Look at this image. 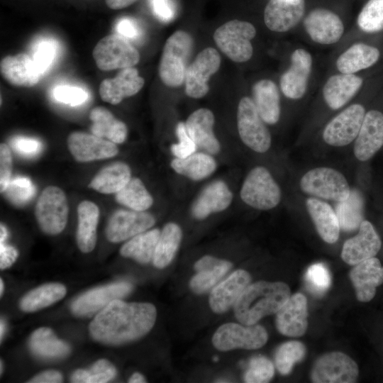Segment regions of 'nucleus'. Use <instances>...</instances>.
<instances>
[{
    "label": "nucleus",
    "instance_id": "obj_1",
    "mask_svg": "<svg viewBox=\"0 0 383 383\" xmlns=\"http://www.w3.org/2000/svg\"><path fill=\"white\" fill-rule=\"evenodd\" d=\"M156 316V309L152 304L115 299L96 314L89 331L98 342L121 345L146 335L153 327Z\"/></svg>",
    "mask_w": 383,
    "mask_h": 383
},
{
    "label": "nucleus",
    "instance_id": "obj_2",
    "mask_svg": "<svg viewBox=\"0 0 383 383\" xmlns=\"http://www.w3.org/2000/svg\"><path fill=\"white\" fill-rule=\"evenodd\" d=\"M290 296L284 282H255L246 287L235 304V316L243 325L256 324L264 316L277 313Z\"/></svg>",
    "mask_w": 383,
    "mask_h": 383
},
{
    "label": "nucleus",
    "instance_id": "obj_3",
    "mask_svg": "<svg viewBox=\"0 0 383 383\" xmlns=\"http://www.w3.org/2000/svg\"><path fill=\"white\" fill-rule=\"evenodd\" d=\"M193 45L192 37L182 30L167 38L159 65V76L164 84L177 87L183 84Z\"/></svg>",
    "mask_w": 383,
    "mask_h": 383
},
{
    "label": "nucleus",
    "instance_id": "obj_4",
    "mask_svg": "<svg viewBox=\"0 0 383 383\" xmlns=\"http://www.w3.org/2000/svg\"><path fill=\"white\" fill-rule=\"evenodd\" d=\"M256 35L254 26L247 21L232 20L219 26L213 33L221 52L235 62L249 60L253 53L250 40Z\"/></svg>",
    "mask_w": 383,
    "mask_h": 383
},
{
    "label": "nucleus",
    "instance_id": "obj_5",
    "mask_svg": "<svg viewBox=\"0 0 383 383\" xmlns=\"http://www.w3.org/2000/svg\"><path fill=\"white\" fill-rule=\"evenodd\" d=\"M240 196L250 207L265 211L279 204L282 192L269 170L263 166H257L245 178Z\"/></svg>",
    "mask_w": 383,
    "mask_h": 383
},
{
    "label": "nucleus",
    "instance_id": "obj_6",
    "mask_svg": "<svg viewBox=\"0 0 383 383\" xmlns=\"http://www.w3.org/2000/svg\"><path fill=\"white\" fill-rule=\"evenodd\" d=\"M69 206L63 190L56 186H48L39 196L35 216L40 229L49 235L61 233L66 226Z\"/></svg>",
    "mask_w": 383,
    "mask_h": 383
},
{
    "label": "nucleus",
    "instance_id": "obj_7",
    "mask_svg": "<svg viewBox=\"0 0 383 383\" xmlns=\"http://www.w3.org/2000/svg\"><path fill=\"white\" fill-rule=\"evenodd\" d=\"M92 55L97 67L103 71L131 67L140 60L137 49L117 33L101 38L95 45Z\"/></svg>",
    "mask_w": 383,
    "mask_h": 383
},
{
    "label": "nucleus",
    "instance_id": "obj_8",
    "mask_svg": "<svg viewBox=\"0 0 383 383\" xmlns=\"http://www.w3.org/2000/svg\"><path fill=\"white\" fill-rule=\"evenodd\" d=\"M300 187L309 195L338 202L346 200L350 194L343 174L331 167H317L308 171L300 180Z\"/></svg>",
    "mask_w": 383,
    "mask_h": 383
},
{
    "label": "nucleus",
    "instance_id": "obj_9",
    "mask_svg": "<svg viewBox=\"0 0 383 383\" xmlns=\"http://www.w3.org/2000/svg\"><path fill=\"white\" fill-rule=\"evenodd\" d=\"M237 126L242 142L252 150L263 153L272 143L271 135L252 99L243 97L238 106Z\"/></svg>",
    "mask_w": 383,
    "mask_h": 383
},
{
    "label": "nucleus",
    "instance_id": "obj_10",
    "mask_svg": "<svg viewBox=\"0 0 383 383\" xmlns=\"http://www.w3.org/2000/svg\"><path fill=\"white\" fill-rule=\"evenodd\" d=\"M268 339L265 328L257 324L240 325L228 323L221 326L214 333L212 343L221 351L235 348L255 350L262 347Z\"/></svg>",
    "mask_w": 383,
    "mask_h": 383
},
{
    "label": "nucleus",
    "instance_id": "obj_11",
    "mask_svg": "<svg viewBox=\"0 0 383 383\" xmlns=\"http://www.w3.org/2000/svg\"><path fill=\"white\" fill-rule=\"evenodd\" d=\"M358 374V366L351 357L341 352H332L316 361L311 378L316 383H353Z\"/></svg>",
    "mask_w": 383,
    "mask_h": 383
},
{
    "label": "nucleus",
    "instance_id": "obj_12",
    "mask_svg": "<svg viewBox=\"0 0 383 383\" xmlns=\"http://www.w3.org/2000/svg\"><path fill=\"white\" fill-rule=\"evenodd\" d=\"M221 57L213 48L201 51L189 65L185 73L186 94L194 99L204 97L209 90L208 82L219 69Z\"/></svg>",
    "mask_w": 383,
    "mask_h": 383
},
{
    "label": "nucleus",
    "instance_id": "obj_13",
    "mask_svg": "<svg viewBox=\"0 0 383 383\" xmlns=\"http://www.w3.org/2000/svg\"><path fill=\"white\" fill-rule=\"evenodd\" d=\"M365 113L361 104L347 107L326 125L323 133L324 141L335 147L350 143L357 138Z\"/></svg>",
    "mask_w": 383,
    "mask_h": 383
},
{
    "label": "nucleus",
    "instance_id": "obj_14",
    "mask_svg": "<svg viewBox=\"0 0 383 383\" xmlns=\"http://www.w3.org/2000/svg\"><path fill=\"white\" fill-rule=\"evenodd\" d=\"M132 289V284L121 282L89 290L72 303V312L79 317L91 316L112 301L125 297Z\"/></svg>",
    "mask_w": 383,
    "mask_h": 383
},
{
    "label": "nucleus",
    "instance_id": "obj_15",
    "mask_svg": "<svg viewBox=\"0 0 383 383\" xmlns=\"http://www.w3.org/2000/svg\"><path fill=\"white\" fill-rule=\"evenodd\" d=\"M155 223L150 213L134 210H118L111 216L106 236L111 243H119L149 230Z\"/></svg>",
    "mask_w": 383,
    "mask_h": 383
},
{
    "label": "nucleus",
    "instance_id": "obj_16",
    "mask_svg": "<svg viewBox=\"0 0 383 383\" xmlns=\"http://www.w3.org/2000/svg\"><path fill=\"white\" fill-rule=\"evenodd\" d=\"M67 143L72 155L80 162L109 159L118 153L116 144L112 141L82 131L71 133Z\"/></svg>",
    "mask_w": 383,
    "mask_h": 383
},
{
    "label": "nucleus",
    "instance_id": "obj_17",
    "mask_svg": "<svg viewBox=\"0 0 383 383\" xmlns=\"http://www.w3.org/2000/svg\"><path fill=\"white\" fill-rule=\"evenodd\" d=\"M382 241L373 225L363 220L356 235L343 244L341 257L350 265H355L375 257L381 249Z\"/></svg>",
    "mask_w": 383,
    "mask_h": 383
},
{
    "label": "nucleus",
    "instance_id": "obj_18",
    "mask_svg": "<svg viewBox=\"0 0 383 383\" xmlns=\"http://www.w3.org/2000/svg\"><path fill=\"white\" fill-rule=\"evenodd\" d=\"M307 316L306 298L301 293H296L290 296L277 312L276 327L278 331L284 335L301 336L307 329Z\"/></svg>",
    "mask_w": 383,
    "mask_h": 383
},
{
    "label": "nucleus",
    "instance_id": "obj_19",
    "mask_svg": "<svg viewBox=\"0 0 383 383\" xmlns=\"http://www.w3.org/2000/svg\"><path fill=\"white\" fill-rule=\"evenodd\" d=\"M383 146V113L370 110L365 115L354 144V155L360 161L372 158Z\"/></svg>",
    "mask_w": 383,
    "mask_h": 383
},
{
    "label": "nucleus",
    "instance_id": "obj_20",
    "mask_svg": "<svg viewBox=\"0 0 383 383\" xmlns=\"http://www.w3.org/2000/svg\"><path fill=\"white\" fill-rule=\"evenodd\" d=\"M233 192L223 180L217 179L208 184L192 204V216L204 220L211 213L226 210L232 202Z\"/></svg>",
    "mask_w": 383,
    "mask_h": 383
},
{
    "label": "nucleus",
    "instance_id": "obj_21",
    "mask_svg": "<svg viewBox=\"0 0 383 383\" xmlns=\"http://www.w3.org/2000/svg\"><path fill=\"white\" fill-rule=\"evenodd\" d=\"M304 26L314 42L325 45L338 42L344 31L341 19L324 9L311 11L304 20Z\"/></svg>",
    "mask_w": 383,
    "mask_h": 383
},
{
    "label": "nucleus",
    "instance_id": "obj_22",
    "mask_svg": "<svg viewBox=\"0 0 383 383\" xmlns=\"http://www.w3.org/2000/svg\"><path fill=\"white\" fill-rule=\"evenodd\" d=\"M144 84L145 80L136 68H123L114 78L105 79L101 82L99 95L104 101L116 105L123 99L136 94Z\"/></svg>",
    "mask_w": 383,
    "mask_h": 383
},
{
    "label": "nucleus",
    "instance_id": "obj_23",
    "mask_svg": "<svg viewBox=\"0 0 383 383\" xmlns=\"http://www.w3.org/2000/svg\"><path fill=\"white\" fill-rule=\"evenodd\" d=\"M291 61L289 69L281 77L280 87L287 97L298 99L306 92L312 58L309 52L299 48L292 53Z\"/></svg>",
    "mask_w": 383,
    "mask_h": 383
},
{
    "label": "nucleus",
    "instance_id": "obj_24",
    "mask_svg": "<svg viewBox=\"0 0 383 383\" xmlns=\"http://www.w3.org/2000/svg\"><path fill=\"white\" fill-rule=\"evenodd\" d=\"M214 123L213 112L206 108L194 111L184 123L186 130L197 148L212 155L221 151V144L213 132Z\"/></svg>",
    "mask_w": 383,
    "mask_h": 383
},
{
    "label": "nucleus",
    "instance_id": "obj_25",
    "mask_svg": "<svg viewBox=\"0 0 383 383\" xmlns=\"http://www.w3.org/2000/svg\"><path fill=\"white\" fill-rule=\"evenodd\" d=\"M304 0H270L264 11V21L272 31L286 32L304 14Z\"/></svg>",
    "mask_w": 383,
    "mask_h": 383
},
{
    "label": "nucleus",
    "instance_id": "obj_26",
    "mask_svg": "<svg viewBox=\"0 0 383 383\" xmlns=\"http://www.w3.org/2000/svg\"><path fill=\"white\" fill-rule=\"evenodd\" d=\"M350 278L357 300L368 302L374 297L377 288L383 284V266L375 257L365 260L353 267Z\"/></svg>",
    "mask_w": 383,
    "mask_h": 383
},
{
    "label": "nucleus",
    "instance_id": "obj_27",
    "mask_svg": "<svg viewBox=\"0 0 383 383\" xmlns=\"http://www.w3.org/2000/svg\"><path fill=\"white\" fill-rule=\"evenodd\" d=\"M0 70L2 77L8 83L21 87L35 86L43 75L31 55L23 52L2 58Z\"/></svg>",
    "mask_w": 383,
    "mask_h": 383
},
{
    "label": "nucleus",
    "instance_id": "obj_28",
    "mask_svg": "<svg viewBox=\"0 0 383 383\" xmlns=\"http://www.w3.org/2000/svg\"><path fill=\"white\" fill-rule=\"evenodd\" d=\"M250 281L251 277L247 271H234L211 292L209 305L211 309L217 313H221L234 306Z\"/></svg>",
    "mask_w": 383,
    "mask_h": 383
},
{
    "label": "nucleus",
    "instance_id": "obj_29",
    "mask_svg": "<svg viewBox=\"0 0 383 383\" xmlns=\"http://www.w3.org/2000/svg\"><path fill=\"white\" fill-rule=\"evenodd\" d=\"M229 261L205 255L198 260L194 269L197 272L191 279L189 287L193 292L201 294L212 288L231 268Z\"/></svg>",
    "mask_w": 383,
    "mask_h": 383
},
{
    "label": "nucleus",
    "instance_id": "obj_30",
    "mask_svg": "<svg viewBox=\"0 0 383 383\" xmlns=\"http://www.w3.org/2000/svg\"><path fill=\"white\" fill-rule=\"evenodd\" d=\"M77 211V244L82 252H90L96 243L99 209L94 202L84 200L79 204Z\"/></svg>",
    "mask_w": 383,
    "mask_h": 383
},
{
    "label": "nucleus",
    "instance_id": "obj_31",
    "mask_svg": "<svg viewBox=\"0 0 383 383\" xmlns=\"http://www.w3.org/2000/svg\"><path fill=\"white\" fill-rule=\"evenodd\" d=\"M362 84V79L353 74L331 76L323 87V98L331 109H338L353 97Z\"/></svg>",
    "mask_w": 383,
    "mask_h": 383
},
{
    "label": "nucleus",
    "instance_id": "obj_32",
    "mask_svg": "<svg viewBox=\"0 0 383 383\" xmlns=\"http://www.w3.org/2000/svg\"><path fill=\"white\" fill-rule=\"evenodd\" d=\"M306 206L320 237L328 243H335L338 239L340 227L332 207L326 202L315 198L307 199Z\"/></svg>",
    "mask_w": 383,
    "mask_h": 383
},
{
    "label": "nucleus",
    "instance_id": "obj_33",
    "mask_svg": "<svg viewBox=\"0 0 383 383\" xmlns=\"http://www.w3.org/2000/svg\"><path fill=\"white\" fill-rule=\"evenodd\" d=\"M253 101L265 123L274 124L280 116V98L277 85L270 79H262L252 87Z\"/></svg>",
    "mask_w": 383,
    "mask_h": 383
},
{
    "label": "nucleus",
    "instance_id": "obj_34",
    "mask_svg": "<svg viewBox=\"0 0 383 383\" xmlns=\"http://www.w3.org/2000/svg\"><path fill=\"white\" fill-rule=\"evenodd\" d=\"M172 169L177 174L192 181H201L211 176L217 168L212 155L206 152H195L184 157H174L170 162Z\"/></svg>",
    "mask_w": 383,
    "mask_h": 383
},
{
    "label": "nucleus",
    "instance_id": "obj_35",
    "mask_svg": "<svg viewBox=\"0 0 383 383\" xmlns=\"http://www.w3.org/2000/svg\"><path fill=\"white\" fill-rule=\"evenodd\" d=\"M29 348L35 356L46 360H59L70 353V345L58 339L50 328L45 327L32 333Z\"/></svg>",
    "mask_w": 383,
    "mask_h": 383
},
{
    "label": "nucleus",
    "instance_id": "obj_36",
    "mask_svg": "<svg viewBox=\"0 0 383 383\" xmlns=\"http://www.w3.org/2000/svg\"><path fill=\"white\" fill-rule=\"evenodd\" d=\"M92 134L106 138L116 144L123 143L128 135L125 123L117 119L107 109L102 106L94 108L89 113Z\"/></svg>",
    "mask_w": 383,
    "mask_h": 383
},
{
    "label": "nucleus",
    "instance_id": "obj_37",
    "mask_svg": "<svg viewBox=\"0 0 383 383\" xmlns=\"http://www.w3.org/2000/svg\"><path fill=\"white\" fill-rule=\"evenodd\" d=\"M131 170L123 162H113L102 168L88 187L101 194H116L131 179Z\"/></svg>",
    "mask_w": 383,
    "mask_h": 383
},
{
    "label": "nucleus",
    "instance_id": "obj_38",
    "mask_svg": "<svg viewBox=\"0 0 383 383\" xmlns=\"http://www.w3.org/2000/svg\"><path fill=\"white\" fill-rule=\"evenodd\" d=\"M379 55L377 48L364 43H356L339 56L336 66L341 73L353 74L374 65Z\"/></svg>",
    "mask_w": 383,
    "mask_h": 383
},
{
    "label": "nucleus",
    "instance_id": "obj_39",
    "mask_svg": "<svg viewBox=\"0 0 383 383\" xmlns=\"http://www.w3.org/2000/svg\"><path fill=\"white\" fill-rule=\"evenodd\" d=\"M182 238V231L178 224L169 222L165 225L152 258L155 267L162 269L171 263L179 248Z\"/></svg>",
    "mask_w": 383,
    "mask_h": 383
},
{
    "label": "nucleus",
    "instance_id": "obj_40",
    "mask_svg": "<svg viewBox=\"0 0 383 383\" xmlns=\"http://www.w3.org/2000/svg\"><path fill=\"white\" fill-rule=\"evenodd\" d=\"M161 231L153 228L140 233L124 243L120 249L123 257L146 264L152 260Z\"/></svg>",
    "mask_w": 383,
    "mask_h": 383
},
{
    "label": "nucleus",
    "instance_id": "obj_41",
    "mask_svg": "<svg viewBox=\"0 0 383 383\" xmlns=\"http://www.w3.org/2000/svg\"><path fill=\"white\" fill-rule=\"evenodd\" d=\"M66 292L62 284H43L27 293L20 301V308L26 312L38 311L62 299Z\"/></svg>",
    "mask_w": 383,
    "mask_h": 383
},
{
    "label": "nucleus",
    "instance_id": "obj_42",
    "mask_svg": "<svg viewBox=\"0 0 383 383\" xmlns=\"http://www.w3.org/2000/svg\"><path fill=\"white\" fill-rule=\"evenodd\" d=\"M115 199L118 204L138 211H145L154 202L142 180L135 177H131L126 185L116 193Z\"/></svg>",
    "mask_w": 383,
    "mask_h": 383
},
{
    "label": "nucleus",
    "instance_id": "obj_43",
    "mask_svg": "<svg viewBox=\"0 0 383 383\" xmlns=\"http://www.w3.org/2000/svg\"><path fill=\"white\" fill-rule=\"evenodd\" d=\"M363 199L356 191H350L348 198L338 202L335 207L340 227L349 231L358 228L363 221Z\"/></svg>",
    "mask_w": 383,
    "mask_h": 383
},
{
    "label": "nucleus",
    "instance_id": "obj_44",
    "mask_svg": "<svg viewBox=\"0 0 383 383\" xmlns=\"http://www.w3.org/2000/svg\"><path fill=\"white\" fill-rule=\"evenodd\" d=\"M116 374L114 366L107 360L101 359L93 364L89 370H77L71 377L74 383H105Z\"/></svg>",
    "mask_w": 383,
    "mask_h": 383
},
{
    "label": "nucleus",
    "instance_id": "obj_45",
    "mask_svg": "<svg viewBox=\"0 0 383 383\" xmlns=\"http://www.w3.org/2000/svg\"><path fill=\"white\" fill-rule=\"evenodd\" d=\"M306 355L305 345L299 341H288L282 344L275 353V365L279 372L288 374L293 366L301 361Z\"/></svg>",
    "mask_w": 383,
    "mask_h": 383
},
{
    "label": "nucleus",
    "instance_id": "obj_46",
    "mask_svg": "<svg viewBox=\"0 0 383 383\" xmlns=\"http://www.w3.org/2000/svg\"><path fill=\"white\" fill-rule=\"evenodd\" d=\"M357 24L367 33L383 30V0H369L357 17Z\"/></svg>",
    "mask_w": 383,
    "mask_h": 383
},
{
    "label": "nucleus",
    "instance_id": "obj_47",
    "mask_svg": "<svg viewBox=\"0 0 383 383\" xmlns=\"http://www.w3.org/2000/svg\"><path fill=\"white\" fill-rule=\"evenodd\" d=\"M305 281L313 294L321 296L329 288L331 279L328 268L322 263H316L307 269Z\"/></svg>",
    "mask_w": 383,
    "mask_h": 383
},
{
    "label": "nucleus",
    "instance_id": "obj_48",
    "mask_svg": "<svg viewBox=\"0 0 383 383\" xmlns=\"http://www.w3.org/2000/svg\"><path fill=\"white\" fill-rule=\"evenodd\" d=\"M274 374V367L272 362L264 356L257 355L250 360L244 380L248 383L268 382Z\"/></svg>",
    "mask_w": 383,
    "mask_h": 383
},
{
    "label": "nucleus",
    "instance_id": "obj_49",
    "mask_svg": "<svg viewBox=\"0 0 383 383\" xmlns=\"http://www.w3.org/2000/svg\"><path fill=\"white\" fill-rule=\"evenodd\" d=\"M57 50V44L52 39H43L35 43L31 57L42 74L52 65Z\"/></svg>",
    "mask_w": 383,
    "mask_h": 383
},
{
    "label": "nucleus",
    "instance_id": "obj_50",
    "mask_svg": "<svg viewBox=\"0 0 383 383\" xmlns=\"http://www.w3.org/2000/svg\"><path fill=\"white\" fill-rule=\"evenodd\" d=\"M178 143L171 145L170 150L174 157L184 158L196 152L197 146L188 134L185 124L178 123L176 128Z\"/></svg>",
    "mask_w": 383,
    "mask_h": 383
},
{
    "label": "nucleus",
    "instance_id": "obj_51",
    "mask_svg": "<svg viewBox=\"0 0 383 383\" xmlns=\"http://www.w3.org/2000/svg\"><path fill=\"white\" fill-rule=\"evenodd\" d=\"M54 98L62 103L77 106L84 103L88 97L87 93L79 87L69 85H58L53 90Z\"/></svg>",
    "mask_w": 383,
    "mask_h": 383
},
{
    "label": "nucleus",
    "instance_id": "obj_52",
    "mask_svg": "<svg viewBox=\"0 0 383 383\" xmlns=\"http://www.w3.org/2000/svg\"><path fill=\"white\" fill-rule=\"evenodd\" d=\"M6 190H9L8 194H9L12 200L20 202L30 199L33 194L35 189L31 181L28 178L17 177L11 180Z\"/></svg>",
    "mask_w": 383,
    "mask_h": 383
},
{
    "label": "nucleus",
    "instance_id": "obj_53",
    "mask_svg": "<svg viewBox=\"0 0 383 383\" xmlns=\"http://www.w3.org/2000/svg\"><path fill=\"white\" fill-rule=\"evenodd\" d=\"M13 160L10 148L6 143L0 145V192H4L11 182Z\"/></svg>",
    "mask_w": 383,
    "mask_h": 383
},
{
    "label": "nucleus",
    "instance_id": "obj_54",
    "mask_svg": "<svg viewBox=\"0 0 383 383\" xmlns=\"http://www.w3.org/2000/svg\"><path fill=\"white\" fill-rule=\"evenodd\" d=\"M11 144L16 152L27 157L37 155L42 148V145L38 140L23 136L14 138Z\"/></svg>",
    "mask_w": 383,
    "mask_h": 383
},
{
    "label": "nucleus",
    "instance_id": "obj_55",
    "mask_svg": "<svg viewBox=\"0 0 383 383\" xmlns=\"http://www.w3.org/2000/svg\"><path fill=\"white\" fill-rule=\"evenodd\" d=\"M116 31L117 34L133 41L139 40L143 33L137 21L128 17L121 18L116 23Z\"/></svg>",
    "mask_w": 383,
    "mask_h": 383
},
{
    "label": "nucleus",
    "instance_id": "obj_56",
    "mask_svg": "<svg viewBox=\"0 0 383 383\" xmlns=\"http://www.w3.org/2000/svg\"><path fill=\"white\" fill-rule=\"evenodd\" d=\"M155 15L161 21L168 22L175 16V7L172 0H150Z\"/></svg>",
    "mask_w": 383,
    "mask_h": 383
},
{
    "label": "nucleus",
    "instance_id": "obj_57",
    "mask_svg": "<svg viewBox=\"0 0 383 383\" xmlns=\"http://www.w3.org/2000/svg\"><path fill=\"white\" fill-rule=\"evenodd\" d=\"M18 256V250L13 246L0 242V268L4 270L11 266Z\"/></svg>",
    "mask_w": 383,
    "mask_h": 383
},
{
    "label": "nucleus",
    "instance_id": "obj_58",
    "mask_svg": "<svg viewBox=\"0 0 383 383\" xmlns=\"http://www.w3.org/2000/svg\"><path fill=\"white\" fill-rule=\"evenodd\" d=\"M62 382V375L56 370H47L33 377L31 383H59Z\"/></svg>",
    "mask_w": 383,
    "mask_h": 383
},
{
    "label": "nucleus",
    "instance_id": "obj_59",
    "mask_svg": "<svg viewBox=\"0 0 383 383\" xmlns=\"http://www.w3.org/2000/svg\"><path fill=\"white\" fill-rule=\"evenodd\" d=\"M138 0H105L106 6L113 10H118L126 8Z\"/></svg>",
    "mask_w": 383,
    "mask_h": 383
},
{
    "label": "nucleus",
    "instance_id": "obj_60",
    "mask_svg": "<svg viewBox=\"0 0 383 383\" xmlns=\"http://www.w3.org/2000/svg\"><path fill=\"white\" fill-rule=\"evenodd\" d=\"M128 382L130 383H141V382H145V379L144 377L140 374V373H134L132 374V376L130 377Z\"/></svg>",
    "mask_w": 383,
    "mask_h": 383
},
{
    "label": "nucleus",
    "instance_id": "obj_61",
    "mask_svg": "<svg viewBox=\"0 0 383 383\" xmlns=\"http://www.w3.org/2000/svg\"><path fill=\"white\" fill-rule=\"evenodd\" d=\"M8 237V231L6 228L1 224L0 226V242H4Z\"/></svg>",
    "mask_w": 383,
    "mask_h": 383
},
{
    "label": "nucleus",
    "instance_id": "obj_62",
    "mask_svg": "<svg viewBox=\"0 0 383 383\" xmlns=\"http://www.w3.org/2000/svg\"><path fill=\"white\" fill-rule=\"evenodd\" d=\"M5 330H6L5 322H4V320L1 319V323H0V339H1V340H2V338H3L4 335Z\"/></svg>",
    "mask_w": 383,
    "mask_h": 383
},
{
    "label": "nucleus",
    "instance_id": "obj_63",
    "mask_svg": "<svg viewBox=\"0 0 383 383\" xmlns=\"http://www.w3.org/2000/svg\"><path fill=\"white\" fill-rule=\"evenodd\" d=\"M3 291H4V283H3L2 279H0V294L1 295H2Z\"/></svg>",
    "mask_w": 383,
    "mask_h": 383
},
{
    "label": "nucleus",
    "instance_id": "obj_64",
    "mask_svg": "<svg viewBox=\"0 0 383 383\" xmlns=\"http://www.w3.org/2000/svg\"><path fill=\"white\" fill-rule=\"evenodd\" d=\"M2 370H3V369H2V362L1 361V372H2Z\"/></svg>",
    "mask_w": 383,
    "mask_h": 383
}]
</instances>
